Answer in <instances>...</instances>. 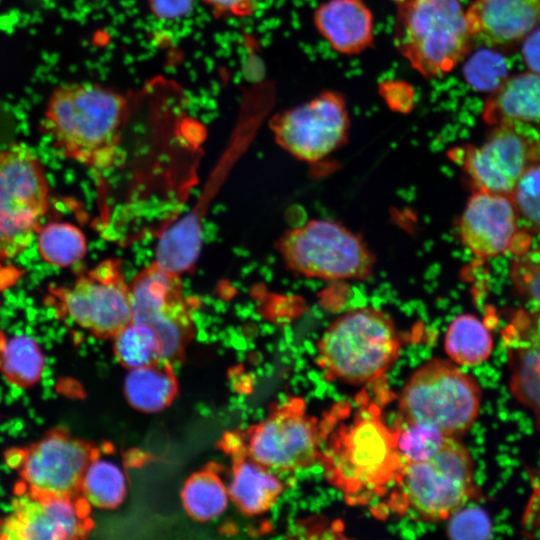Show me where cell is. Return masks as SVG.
Wrapping results in <instances>:
<instances>
[{
	"mask_svg": "<svg viewBox=\"0 0 540 540\" xmlns=\"http://www.w3.org/2000/svg\"><path fill=\"white\" fill-rule=\"evenodd\" d=\"M49 208V185L34 150L23 142L0 151V260L26 250Z\"/></svg>",
	"mask_w": 540,
	"mask_h": 540,
	"instance_id": "cell-6",
	"label": "cell"
},
{
	"mask_svg": "<svg viewBox=\"0 0 540 540\" xmlns=\"http://www.w3.org/2000/svg\"><path fill=\"white\" fill-rule=\"evenodd\" d=\"M457 160L478 190L511 195L520 179L540 162L537 126L506 122L492 126L480 145L455 150Z\"/></svg>",
	"mask_w": 540,
	"mask_h": 540,
	"instance_id": "cell-12",
	"label": "cell"
},
{
	"mask_svg": "<svg viewBox=\"0 0 540 540\" xmlns=\"http://www.w3.org/2000/svg\"><path fill=\"white\" fill-rule=\"evenodd\" d=\"M510 196L524 229L540 236V162L525 173Z\"/></svg>",
	"mask_w": 540,
	"mask_h": 540,
	"instance_id": "cell-32",
	"label": "cell"
},
{
	"mask_svg": "<svg viewBox=\"0 0 540 540\" xmlns=\"http://www.w3.org/2000/svg\"><path fill=\"white\" fill-rule=\"evenodd\" d=\"M448 536L452 539H488L492 535V523L480 507L466 505L449 518Z\"/></svg>",
	"mask_w": 540,
	"mask_h": 540,
	"instance_id": "cell-33",
	"label": "cell"
},
{
	"mask_svg": "<svg viewBox=\"0 0 540 540\" xmlns=\"http://www.w3.org/2000/svg\"><path fill=\"white\" fill-rule=\"evenodd\" d=\"M465 14L473 42L504 48L538 27L540 0H472Z\"/></svg>",
	"mask_w": 540,
	"mask_h": 540,
	"instance_id": "cell-18",
	"label": "cell"
},
{
	"mask_svg": "<svg viewBox=\"0 0 540 540\" xmlns=\"http://www.w3.org/2000/svg\"><path fill=\"white\" fill-rule=\"evenodd\" d=\"M44 366L42 350L29 336H14L0 347V371L16 387L34 386L40 380Z\"/></svg>",
	"mask_w": 540,
	"mask_h": 540,
	"instance_id": "cell-26",
	"label": "cell"
},
{
	"mask_svg": "<svg viewBox=\"0 0 540 540\" xmlns=\"http://www.w3.org/2000/svg\"><path fill=\"white\" fill-rule=\"evenodd\" d=\"M233 452L229 498L245 515L267 512L282 494L283 483L273 471L250 458L241 445Z\"/></svg>",
	"mask_w": 540,
	"mask_h": 540,
	"instance_id": "cell-21",
	"label": "cell"
},
{
	"mask_svg": "<svg viewBox=\"0 0 540 540\" xmlns=\"http://www.w3.org/2000/svg\"><path fill=\"white\" fill-rule=\"evenodd\" d=\"M293 272L324 280H366L375 258L363 240L338 222L314 219L287 230L277 243Z\"/></svg>",
	"mask_w": 540,
	"mask_h": 540,
	"instance_id": "cell-7",
	"label": "cell"
},
{
	"mask_svg": "<svg viewBox=\"0 0 540 540\" xmlns=\"http://www.w3.org/2000/svg\"><path fill=\"white\" fill-rule=\"evenodd\" d=\"M103 450L88 464L80 485V495L100 509H114L127 494V478L116 462L103 458Z\"/></svg>",
	"mask_w": 540,
	"mask_h": 540,
	"instance_id": "cell-25",
	"label": "cell"
},
{
	"mask_svg": "<svg viewBox=\"0 0 540 540\" xmlns=\"http://www.w3.org/2000/svg\"><path fill=\"white\" fill-rule=\"evenodd\" d=\"M379 93L393 111L408 113L414 107L415 92L406 82L385 80L379 85Z\"/></svg>",
	"mask_w": 540,
	"mask_h": 540,
	"instance_id": "cell-34",
	"label": "cell"
},
{
	"mask_svg": "<svg viewBox=\"0 0 540 540\" xmlns=\"http://www.w3.org/2000/svg\"><path fill=\"white\" fill-rule=\"evenodd\" d=\"M12 512L0 518V539H84L94 528L90 504L73 497L15 492Z\"/></svg>",
	"mask_w": 540,
	"mask_h": 540,
	"instance_id": "cell-15",
	"label": "cell"
},
{
	"mask_svg": "<svg viewBox=\"0 0 540 540\" xmlns=\"http://www.w3.org/2000/svg\"><path fill=\"white\" fill-rule=\"evenodd\" d=\"M394 433L396 447L404 463L421 461L433 456L452 438L432 428L401 419Z\"/></svg>",
	"mask_w": 540,
	"mask_h": 540,
	"instance_id": "cell-29",
	"label": "cell"
},
{
	"mask_svg": "<svg viewBox=\"0 0 540 540\" xmlns=\"http://www.w3.org/2000/svg\"><path fill=\"white\" fill-rule=\"evenodd\" d=\"M216 17H247L255 12L257 0H202Z\"/></svg>",
	"mask_w": 540,
	"mask_h": 540,
	"instance_id": "cell-35",
	"label": "cell"
},
{
	"mask_svg": "<svg viewBox=\"0 0 540 540\" xmlns=\"http://www.w3.org/2000/svg\"><path fill=\"white\" fill-rule=\"evenodd\" d=\"M512 396L533 415L540 431V313L523 307L502 332Z\"/></svg>",
	"mask_w": 540,
	"mask_h": 540,
	"instance_id": "cell-17",
	"label": "cell"
},
{
	"mask_svg": "<svg viewBox=\"0 0 540 540\" xmlns=\"http://www.w3.org/2000/svg\"><path fill=\"white\" fill-rule=\"evenodd\" d=\"M484 122L540 123V73L527 71L508 76L489 93L482 111Z\"/></svg>",
	"mask_w": 540,
	"mask_h": 540,
	"instance_id": "cell-20",
	"label": "cell"
},
{
	"mask_svg": "<svg viewBox=\"0 0 540 540\" xmlns=\"http://www.w3.org/2000/svg\"><path fill=\"white\" fill-rule=\"evenodd\" d=\"M313 24L338 54L356 56L374 46V16L364 0H326L315 8Z\"/></svg>",
	"mask_w": 540,
	"mask_h": 540,
	"instance_id": "cell-19",
	"label": "cell"
},
{
	"mask_svg": "<svg viewBox=\"0 0 540 540\" xmlns=\"http://www.w3.org/2000/svg\"><path fill=\"white\" fill-rule=\"evenodd\" d=\"M48 304L60 316L106 340L132 318L130 285L118 258H108L80 274L72 286H49Z\"/></svg>",
	"mask_w": 540,
	"mask_h": 540,
	"instance_id": "cell-8",
	"label": "cell"
},
{
	"mask_svg": "<svg viewBox=\"0 0 540 540\" xmlns=\"http://www.w3.org/2000/svg\"><path fill=\"white\" fill-rule=\"evenodd\" d=\"M481 399V387L472 375L454 362L434 358L407 380L399 401L400 416L459 439L478 418Z\"/></svg>",
	"mask_w": 540,
	"mask_h": 540,
	"instance_id": "cell-5",
	"label": "cell"
},
{
	"mask_svg": "<svg viewBox=\"0 0 540 540\" xmlns=\"http://www.w3.org/2000/svg\"><path fill=\"white\" fill-rule=\"evenodd\" d=\"M320 459L328 481L359 499L399 479L404 466L394 430L376 414L361 415L341 428Z\"/></svg>",
	"mask_w": 540,
	"mask_h": 540,
	"instance_id": "cell-4",
	"label": "cell"
},
{
	"mask_svg": "<svg viewBox=\"0 0 540 540\" xmlns=\"http://www.w3.org/2000/svg\"><path fill=\"white\" fill-rule=\"evenodd\" d=\"M241 443L250 458L273 472L302 470L320 459L316 421L299 398L290 399L251 427Z\"/></svg>",
	"mask_w": 540,
	"mask_h": 540,
	"instance_id": "cell-14",
	"label": "cell"
},
{
	"mask_svg": "<svg viewBox=\"0 0 540 540\" xmlns=\"http://www.w3.org/2000/svg\"><path fill=\"white\" fill-rule=\"evenodd\" d=\"M463 76L473 90L491 93L508 77L507 63L501 54L488 47L467 59Z\"/></svg>",
	"mask_w": 540,
	"mask_h": 540,
	"instance_id": "cell-31",
	"label": "cell"
},
{
	"mask_svg": "<svg viewBox=\"0 0 540 540\" xmlns=\"http://www.w3.org/2000/svg\"><path fill=\"white\" fill-rule=\"evenodd\" d=\"M463 245L477 258L487 259L526 249L533 238L521 227L510 195L476 189L459 220Z\"/></svg>",
	"mask_w": 540,
	"mask_h": 540,
	"instance_id": "cell-16",
	"label": "cell"
},
{
	"mask_svg": "<svg viewBox=\"0 0 540 540\" xmlns=\"http://www.w3.org/2000/svg\"><path fill=\"white\" fill-rule=\"evenodd\" d=\"M113 351L119 363L129 369L163 361L162 343L148 325L130 321L113 337Z\"/></svg>",
	"mask_w": 540,
	"mask_h": 540,
	"instance_id": "cell-28",
	"label": "cell"
},
{
	"mask_svg": "<svg viewBox=\"0 0 540 540\" xmlns=\"http://www.w3.org/2000/svg\"><path fill=\"white\" fill-rule=\"evenodd\" d=\"M400 354L392 319L373 307L347 311L319 339L317 363L329 379L365 384L384 375Z\"/></svg>",
	"mask_w": 540,
	"mask_h": 540,
	"instance_id": "cell-3",
	"label": "cell"
},
{
	"mask_svg": "<svg viewBox=\"0 0 540 540\" xmlns=\"http://www.w3.org/2000/svg\"><path fill=\"white\" fill-rule=\"evenodd\" d=\"M537 129H538V132H539V135H540V123L537 124Z\"/></svg>",
	"mask_w": 540,
	"mask_h": 540,
	"instance_id": "cell-39",
	"label": "cell"
},
{
	"mask_svg": "<svg viewBox=\"0 0 540 540\" xmlns=\"http://www.w3.org/2000/svg\"><path fill=\"white\" fill-rule=\"evenodd\" d=\"M510 276L526 308L540 313V241L514 255Z\"/></svg>",
	"mask_w": 540,
	"mask_h": 540,
	"instance_id": "cell-30",
	"label": "cell"
},
{
	"mask_svg": "<svg viewBox=\"0 0 540 540\" xmlns=\"http://www.w3.org/2000/svg\"><path fill=\"white\" fill-rule=\"evenodd\" d=\"M37 248L41 258L60 268L69 267L87 253V239L83 231L68 222H51L37 233Z\"/></svg>",
	"mask_w": 540,
	"mask_h": 540,
	"instance_id": "cell-27",
	"label": "cell"
},
{
	"mask_svg": "<svg viewBox=\"0 0 540 540\" xmlns=\"http://www.w3.org/2000/svg\"><path fill=\"white\" fill-rule=\"evenodd\" d=\"M152 13L160 19L173 20L187 15L193 0H147Z\"/></svg>",
	"mask_w": 540,
	"mask_h": 540,
	"instance_id": "cell-36",
	"label": "cell"
},
{
	"mask_svg": "<svg viewBox=\"0 0 540 540\" xmlns=\"http://www.w3.org/2000/svg\"><path fill=\"white\" fill-rule=\"evenodd\" d=\"M444 347L452 362L472 367L485 362L493 350V337L488 327L475 315L456 316L449 324Z\"/></svg>",
	"mask_w": 540,
	"mask_h": 540,
	"instance_id": "cell-23",
	"label": "cell"
},
{
	"mask_svg": "<svg viewBox=\"0 0 540 540\" xmlns=\"http://www.w3.org/2000/svg\"><path fill=\"white\" fill-rule=\"evenodd\" d=\"M269 125L281 148L299 160L317 162L348 139L347 101L341 92L325 90L302 104L277 113Z\"/></svg>",
	"mask_w": 540,
	"mask_h": 540,
	"instance_id": "cell-13",
	"label": "cell"
},
{
	"mask_svg": "<svg viewBox=\"0 0 540 540\" xmlns=\"http://www.w3.org/2000/svg\"><path fill=\"white\" fill-rule=\"evenodd\" d=\"M399 479L408 506L419 517L442 521L472 497L474 461L458 438H450L433 456L404 463Z\"/></svg>",
	"mask_w": 540,
	"mask_h": 540,
	"instance_id": "cell-9",
	"label": "cell"
},
{
	"mask_svg": "<svg viewBox=\"0 0 540 540\" xmlns=\"http://www.w3.org/2000/svg\"><path fill=\"white\" fill-rule=\"evenodd\" d=\"M130 113L128 97L110 87L68 83L50 94L41 128L62 156L106 170L121 158Z\"/></svg>",
	"mask_w": 540,
	"mask_h": 540,
	"instance_id": "cell-1",
	"label": "cell"
},
{
	"mask_svg": "<svg viewBox=\"0 0 540 540\" xmlns=\"http://www.w3.org/2000/svg\"><path fill=\"white\" fill-rule=\"evenodd\" d=\"M131 321L151 327L159 336L163 361H179L194 335V312L198 301L185 295L179 274L155 261L129 283Z\"/></svg>",
	"mask_w": 540,
	"mask_h": 540,
	"instance_id": "cell-10",
	"label": "cell"
},
{
	"mask_svg": "<svg viewBox=\"0 0 540 540\" xmlns=\"http://www.w3.org/2000/svg\"><path fill=\"white\" fill-rule=\"evenodd\" d=\"M101 450L64 428L52 429L32 445L6 453L8 465L21 478L15 492L78 496L83 474Z\"/></svg>",
	"mask_w": 540,
	"mask_h": 540,
	"instance_id": "cell-11",
	"label": "cell"
},
{
	"mask_svg": "<svg viewBox=\"0 0 540 540\" xmlns=\"http://www.w3.org/2000/svg\"><path fill=\"white\" fill-rule=\"evenodd\" d=\"M522 55L529 70L540 73V28H535L523 39Z\"/></svg>",
	"mask_w": 540,
	"mask_h": 540,
	"instance_id": "cell-37",
	"label": "cell"
},
{
	"mask_svg": "<svg viewBox=\"0 0 540 540\" xmlns=\"http://www.w3.org/2000/svg\"><path fill=\"white\" fill-rule=\"evenodd\" d=\"M4 341H5L4 336H3L2 332L0 331V347L2 346Z\"/></svg>",
	"mask_w": 540,
	"mask_h": 540,
	"instance_id": "cell-38",
	"label": "cell"
},
{
	"mask_svg": "<svg viewBox=\"0 0 540 540\" xmlns=\"http://www.w3.org/2000/svg\"><path fill=\"white\" fill-rule=\"evenodd\" d=\"M398 53L424 79L451 73L472 50L462 0H391Z\"/></svg>",
	"mask_w": 540,
	"mask_h": 540,
	"instance_id": "cell-2",
	"label": "cell"
},
{
	"mask_svg": "<svg viewBox=\"0 0 540 540\" xmlns=\"http://www.w3.org/2000/svg\"><path fill=\"white\" fill-rule=\"evenodd\" d=\"M181 498L183 507L191 518L206 522L225 511L229 493L217 469L208 466L193 473L185 481Z\"/></svg>",
	"mask_w": 540,
	"mask_h": 540,
	"instance_id": "cell-24",
	"label": "cell"
},
{
	"mask_svg": "<svg viewBox=\"0 0 540 540\" xmlns=\"http://www.w3.org/2000/svg\"><path fill=\"white\" fill-rule=\"evenodd\" d=\"M178 390L172 364L166 361L129 369L124 382L128 403L138 411L154 413L174 400Z\"/></svg>",
	"mask_w": 540,
	"mask_h": 540,
	"instance_id": "cell-22",
	"label": "cell"
}]
</instances>
